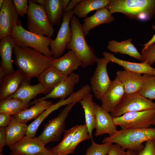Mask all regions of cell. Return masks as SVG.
<instances>
[{
  "mask_svg": "<svg viewBox=\"0 0 155 155\" xmlns=\"http://www.w3.org/2000/svg\"><path fill=\"white\" fill-rule=\"evenodd\" d=\"M131 38L121 42L115 40L108 41L107 48L110 51L114 53L128 55L141 61V55L131 42Z\"/></svg>",
  "mask_w": 155,
  "mask_h": 155,
  "instance_id": "cell-27",
  "label": "cell"
},
{
  "mask_svg": "<svg viewBox=\"0 0 155 155\" xmlns=\"http://www.w3.org/2000/svg\"><path fill=\"white\" fill-rule=\"evenodd\" d=\"M153 75L154 76V78H155V69L154 70V74H153Z\"/></svg>",
  "mask_w": 155,
  "mask_h": 155,
  "instance_id": "cell-53",
  "label": "cell"
},
{
  "mask_svg": "<svg viewBox=\"0 0 155 155\" xmlns=\"http://www.w3.org/2000/svg\"><path fill=\"white\" fill-rule=\"evenodd\" d=\"M114 20V17L106 8L96 10L94 14L86 17L83 20L82 26L85 36L89 35L92 29L102 24L111 23Z\"/></svg>",
  "mask_w": 155,
  "mask_h": 155,
  "instance_id": "cell-22",
  "label": "cell"
},
{
  "mask_svg": "<svg viewBox=\"0 0 155 155\" xmlns=\"http://www.w3.org/2000/svg\"><path fill=\"white\" fill-rule=\"evenodd\" d=\"M155 118V109L129 112L113 118L114 124L121 129L145 128L152 125Z\"/></svg>",
  "mask_w": 155,
  "mask_h": 155,
  "instance_id": "cell-8",
  "label": "cell"
},
{
  "mask_svg": "<svg viewBox=\"0 0 155 155\" xmlns=\"http://www.w3.org/2000/svg\"><path fill=\"white\" fill-rule=\"evenodd\" d=\"M126 152L127 155H136L135 152L130 149H127Z\"/></svg>",
  "mask_w": 155,
  "mask_h": 155,
  "instance_id": "cell-49",
  "label": "cell"
},
{
  "mask_svg": "<svg viewBox=\"0 0 155 155\" xmlns=\"http://www.w3.org/2000/svg\"><path fill=\"white\" fill-rule=\"evenodd\" d=\"M96 136L108 134L110 136L115 134L117 131V126L114 124L113 117L97 104L95 115Z\"/></svg>",
  "mask_w": 155,
  "mask_h": 155,
  "instance_id": "cell-19",
  "label": "cell"
},
{
  "mask_svg": "<svg viewBox=\"0 0 155 155\" xmlns=\"http://www.w3.org/2000/svg\"><path fill=\"white\" fill-rule=\"evenodd\" d=\"M81 1L82 0H72L70 1L64 12H68L73 11L75 6Z\"/></svg>",
  "mask_w": 155,
  "mask_h": 155,
  "instance_id": "cell-43",
  "label": "cell"
},
{
  "mask_svg": "<svg viewBox=\"0 0 155 155\" xmlns=\"http://www.w3.org/2000/svg\"><path fill=\"white\" fill-rule=\"evenodd\" d=\"M7 74L5 70L1 66H0V80L3 78Z\"/></svg>",
  "mask_w": 155,
  "mask_h": 155,
  "instance_id": "cell-45",
  "label": "cell"
},
{
  "mask_svg": "<svg viewBox=\"0 0 155 155\" xmlns=\"http://www.w3.org/2000/svg\"><path fill=\"white\" fill-rule=\"evenodd\" d=\"M152 140H155V128H131L117 130L114 135L105 137L102 142L117 144L125 150L136 152L144 148V142Z\"/></svg>",
  "mask_w": 155,
  "mask_h": 155,
  "instance_id": "cell-3",
  "label": "cell"
},
{
  "mask_svg": "<svg viewBox=\"0 0 155 155\" xmlns=\"http://www.w3.org/2000/svg\"><path fill=\"white\" fill-rule=\"evenodd\" d=\"M15 64L26 77L38 78L51 66L55 58L47 57L32 48L20 47L15 45L13 50Z\"/></svg>",
  "mask_w": 155,
  "mask_h": 155,
  "instance_id": "cell-1",
  "label": "cell"
},
{
  "mask_svg": "<svg viewBox=\"0 0 155 155\" xmlns=\"http://www.w3.org/2000/svg\"><path fill=\"white\" fill-rule=\"evenodd\" d=\"M83 96L80 90L73 92L67 98L60 100L53 104L51 106L44 111L35 120L29 125L25 135L31 137H35L37 129L43 120L51 113L57 110L60 107L73 102H80Z\"/></svg>",
  "mask_w": 155,
  "mask_h": 155,
  "instance_id": "cell-13",
  "label": "cell"
},
{
  "mask_svg": "<svg viewBox=\"0 0 155 155\" xmlns=\"http://www.w3.org/2000/svg\"><path fill=\"white\" fill-rule=\"evenodd\" d=\"M13 119V116L4 113H0V127H6L11 123Z\"/></svg>",
  "mask_w": 155,
  "mask_h": 155,
  "instance_id": "cell-41",
  "label": "cell"
},
{
  "mask_svg": "<svg viewBox=\"0 0 155 155\" xmlns=\"http://www.w3.org/2000/svg\"><path fill=\"white\" fill-rule=\"evenodd\" d=\"M27 14V26L29 31L49 38L53 36L55 30L46 15L44 6L29 0Z\"/></svg>",
  "mask_w": 155,
  "mask_h": 155,
  "instance_id": "cell-6",
  "label": "cell"
},
{
  "mask_svg": "<svg viewBox=\"0 0 155 155\" xmlns=\"http://www.w3.org/2000/svg\"><path fill=\"white\" fill-rule=\"evenodd\" d=\"M26 77L24 73L18 69L12 73L7 74L0 80V100L14 94Z\"/></svg>",
  "mask_w": 155,
  "mask_h": 155,
  "instance_id": "cell-18",
  "label": "cell"
},
{
  "mask_svg": "<svg viewBox=\"0 0 155 155\" xmlns=\"http://www.w3.org/2000/svg\"><path fill=\"white\" fill-rule=\"evenodd\" d=\"M31 79H25L17 91L9 97L18 98L25 103L29 105L30 101L37 95L48 92L44 86L39 83L34 85L30 84Z\"/></svg>",
  "mask_w": 155,
  "mask_h": 155,
  "instance_id": "cell-20",
  "label": "cell"
},
{
  "mask_svg": "<svg viewBox=\"0 0 155 155\" xmlns=\"http://www.w3.org/2000/svg\"><path fill=\"white\" fill-rule=\"evenodd\" d=\"M135 152L136 155H155V140L146 142L144 148Z\"/></svg>",
  "mask_w": 155,
  "mask_h": 155,
  "instance_id": "cell-39",
  "label": "cell"
},
{
  "mask_svg": "<svg viewBox=\"0 0 155 155\" xmlns=\"http://www.w3.org/2000/svg\"><path fill=\"white\" fill-rule=\"evenodd\" d=\"M141 54L142 62H146L150 65L153 64L155 62V42L141 52Z\"/></svg>",
  "mask_w": 155,
  "mask_h": 155,
  "instance_id": "cell-37",
  "label": "cell"
},
{
  "mask_svg": "<svg viewBox=\"0 0 155 155\" xmlns=\"http://www.w3.org/2000/svg\"><path fill=\"white\" fill-rule=\"evenodd\" d=\"M116 77L122 84L126 94L138 93L141 88L143 77L141 74L125 69L117 71Z\"/></svg>",
  "mask_w": 155,
  "mask_h": 155,
  "instance_id": "cell-21",
  "label": "cell"
},
{
  "mask_svg": "<svg viewBox=\"0 0 155 155\" xmlns=\"http://www.w3.org/2000/svg\"><path fill=\"white\" fill-rule=\"evenodd\" d=\"M72 36L67 49L73 51L81 61V67L85 68L93 65L97 58L94 53V49L87 44L82 24L79 18L73 15L70 22Z\"/></svg>",
  "mask_w": 155,
  "mask_h": 155,
  "instance_id": "cell-4",
  "label": "cell"
},
{
  "mask_svg": "<svg viewBox=\"0 0 155 155\" xmlns=\"http://www.w3.org/2000/svg\"><path fill=\"white\" fill-rule=\"evenodd\" d=\"M17 13L20 16L27 14L28 9V1L27 0H12Z\"/></svg>",
  "mask_w": 155,
  "mask_h": 155,
  "instance_id": "cell-38",
  "label": "cell"
},
{
  "mask_svg": "<svg viewBox=\"0 0 155 155\" xmlns=\"http://www.w3.org/2000/svg\"><path fill=\"white\" fill-rule=\"evenodd\" d=\"M108 155H127L126 151L118 144H113L107 153Z\"/></svg>",
  "mask_w": 155,
  "mask_h": 155,
  "instance_id": "cell-40",
  "label": "cell"
},
{
  "mask_svg": "<svg viewBox=\"0 0 155 155\" xmlns=\"http://www.w3.org/2000/svg\"><path fill=\"white\" fill-rule=\"evenodd\" d=\"M34 3L40 5L44 6L46 0H32Z\"/></svg>",
  "mask_w": 155,
  "mask_h": 155,
  "instance_id": "cell-46",
  "label": "cell"
},
{
  "mask_svg": "<svg viewBox=\"0 0 155 155\" xmlns=\"http://www.w3.org/2000/svg\"><path fill=\"white\" fill-rule=\"evenodd\" d=\"M79 78L78 74L72 73L45 96L35 100L30 104H34L38 102L50 98L65 99L74 92V88L79 82Z\"/></svg>",
  "mask_w": 155,
  "mask_h": 155,
  "instance_id": "cell-15",
  "label": "cell"
},
{
  "mask_svg": "<svg viewBox=\"0 0 155 155\" xmlns=\"http://www.w3.org/2000/svg\"><path fill=\"white\" fill-rule=\"evenodd\" d=\"M105 7L112 14L121 13L130 19L146 21L155 14V0H109Z\"/></svg>",
  "mask_w": 155,
  "mask_h": 155,
  "instance_id": "cell-2",
  "label": "cell"
},
{
  "mask_svg": "<svg viewBox=\"0 0 155 155\" xmlns=\"http://www.w3.org/2000/svg\"><path fill=\"white\" fill-rule=\"evenodd\" d=\"M152 125H153L155 126V118L153 122Z\"/></svg>",
  "mask_w": 155,
  "mask_h": 155,
  "instance_id": "cell-52",
  "label": "cell"
},
{
  "mask_svg": "<svg viewBox=\"0 0 155 155\" xmlns=\"http://www.w3.org/2000/svg\"><path fill=\"white\" fill-rule=\"evenodd\" d=\"M141 88L138 93L151 100L155 99V78L154 75L144 74Z\"/></svg>",
  "mask_w": 155,
  "mask_h": 155,
  "instance_id": "cell-33",
  "label": "cell"
},
{
  "mask_svg": "<svg viewBox=\"0 0 155 155\" xmlns=\"http://www.w3.org/2000/svg\"><path fill=\"white\" fill-rule=\"evenodd\" d=\"M70 1V0H62V7L64 12L67 7Z\"/></svg>",
  "mask_w": 155,
  "mask_h": 155,
  "instance_id": "cell-47",
  "label": "cell"
},
{
  "mask_svg": "<svg viewBox=\"0 0 155 155\" xmlns=\"http://www.w3.org/2000/svg\"><path fill=\"white\" fill-rule=\"evenodd\" d=\"M125 94L122 84L115 77L100 99L102 102L101 107L107 112L111 113L118 105Z\"/></svg>",
  "mask_w": 155,
  "mask_h": 155,
  "instance_id": "cell-16",
  "label": "cell"
},
{
  "mask_svg": "<svg viewBox=\"0 0 155 155\" xmlns=\"http://www.w3.org/2000/svg\"><path fill=\"white\" fill-rule=\"evenodd\" d=\"M10 36L18 46L30 47L47 57H53L49 48L53 39L50 38L28 31L21 24L14 26Z\"/></svg>",
  "mask_w": 155,
  "mask_h": 155,
  "instance_id": "cell-5",
  "label": "cell"
},
{
  "mask_svg": "<svg viewBox=\"0 0 155 155\" xmlns=\"http://www.w3.org/2000/svg\"><path fill=\"white\" fill-rule=\"evenodd\" d=\"M7 144L5 128L0 127V152L1 153L4 146Z\"/></svg>",
  "mask_w": 155,
  "mask_h": 155,
  "instance_id": "cell-42",
  "label": "cell"
},
{
  "mask_svg": "<svg viewBox=\"0 0 155 155\" xmlns=\"http://www.w3.org/2000/svg\"><path fill=\"white\" fill-rule=\"evenodd\" d=\"M53 104L52 101L46 100L38 102L30 108L13 116V119L18 122L26 124L30 120L36 119Z\"/></svg>",
  "mask_w": 155,
  "mask_h": 155,
  "instance_id": "cell-25",
  "label": "cell"
},
{
  "mask_svg": "<svg viewBox=\"0 0 155 155\" xmlns=\"http://www.w3.org/2000/svg\"><path fill=\"white\" fill-rule=\"evenodd\" d=\"M109 0H82L74 9L73 15L78 18H86L90 12L105 7Z\"/></svg>",
  "mask_w": 155,
  "mask_h": 155,
  "instance_id": "cell-29",
  "label": "cell"
},
{
  "mask_svg": "<svg viewBox=\"0 0 155 155\" xmlns=\"http://www.w3.org/2000/svg\"><path fill=\"white\" fill-rule=\"evenodd\" d=\"M34 155H57V154L54 153L52 150V151L50 153H47L40 152L37 153Z\"/></svg>",
  "mask_w": 155,
  "mask_h": 155,
  "instance_id": "cell-48",
  "label": "cell"
},
{
  "mask_svg": "<svg viewBox=\"0 0 155 155\" xmlns=\"http://www.w3.org/2000/svg\"><path fill=\"white\" fill-rule=\"evenodd\" d=\"M81 125H76L69 130H65L63 139L57 146L52 148V151L57 154L61 155L69 147L74 134Z\"/></svg>",
  "mask_w": 155,
  "mask_h": 155,
  "instance_id": "cell-35",
  "label": "cell"
},
{
  "mask_svg": "<svg viewBox=\"0 0 155 155\" xmlns=\"http://www.w3.org/2000/svg\"><path fill=\"white\" fill-rule=\"evenodd\" d=\"M76 103L73 102L66 105L57 116L49 121L44 125L43 131L37 138L45 145L59 141L61 135L65 131L66 119L69 112Z\"/></svg>",
  "mask_w": 155,
  "mask_h": 155,
  "instance_id": "cell-7",
  "label": "cell"
},
{
  "mask_svg": "<svg viewBox=\"0 0 155 155\" xmlns=\"http://www.w3.org/2000/svg\"><path fill=\"white\" fill-rule=\"evenodd\" d=\"M84 111L86 124L91 140H93L92 131L96 127L95 115L97 104L93 101L90 93L85 94L79 102Z\"/></svg>",
  "mask_w": 155,
  "mask_h": 155,
  "instance_id": "cell-24",
  "label": "cell"
},
{
  "mask_svg": "<svg viewBox=\"0 0 155 155\" xmlns=\"http://www.w3.org/2000/svg\"><path fill=\"white\" fill-rule=\"evenodd\" d=\"M81 65V61L78 56L73 51L69 50L62 56L54 59L51 66L62 75L67 77Z\"/></svg>",
  "mask_w": 155,
  "mask_h": 155,
  "instance_id": "cell-17",
  "label": "cell"
},
{
  "mask_svg": "<svg viewBox=\"0 0 155 155\" xmlns=\"http://www.w3.org/2000/svg\"><path fill=\"white\" fill-rule=\"evenodd\" d=\"M97 66L90 79L92 90L96 98L100 99L106 92L112 82L107 71V65L111 61L104 58H97Z\"/></svg>",
  "mask_w": 155,
  "mask_h": 155,
  "instance_id": "cell-11",
  "label": "cell"
},
{
  "mask_svg": "<svg viewBox=\"0 0 155 155\" xmlns=\"http://www.w3.org/2000/svg\"><path fill=\"white\" fill-rule=\"evenodd\" d=\"M5 0H0V9H1L2 7L4 2Z\"/></svg>",
  "mask_w": 155,
  "mask_h": 155,
  "instance_id": "cell-50",
  "label": "cell"
},
{
  "mask_svg": "<svg viewBox=\"0 0 155 155\" xmlns=\"http://www.w3.org/2000/svg\"><path fill=\"white\" fill-rule=\"evenodd\" d=\"M102 54L104 57L108 59L111 62L121 66L127 71L141 74L153 75L155 69L146 62L136 63L122 60L116 57L113 54L106 51L103 52Z\"/></svg>",
  "mask_w": 155,
  "mask_h": 155,
  "instance_id": "cell-23",
  "label": "cell"
},
{
  "mask_svg": "<svg viewBox=\"0 0 155 155\" xmlns=\"http://www.w3.org/2000/svg\"><path fill=\"white\" fill-rule=\"evenodd\" d=\"M28 125L13 119L9 124L5 128L7 145L10 147L17 142L24 136Z\"/></svg>",
  "mask_w": 155,
  "mask_h": 155,
  "instance_id": "cell-28",
  "label": "cell"
},
{
  "mask_svg": "<svg viewBox=\"0 0 155 155\" xmlns=\"http://www.w3.org/2000/svg\"><path fill=\"white\" fill-rule=\"evenodd\" d=\"M91 141V145L87 149L85 155H106L113 144L107 142L100 144L96 143L93 140Z\"/></svg>",
  "mask_w": 155,
  "mask_h": 155,
  "instance_id": "cell-36",
  "label": "cell"
},
{
  "mask_svg": "<svg viewBox=\"0 0 155 155\" xmlns=\"http://www.w3.org/2000/svg\"><path fill=\"white\" fill-rule=\"evenodd\" d=\"M73 11L64 12L62 22L55 38L51 41L50 48L53 56L59 57L64 52L72 38V30L70 26Z\"/></svg>",
  "mask_w": 155,
  "mask_h": 155,
  "instance_id": "cell-10",
  "label": "cell"
},
{
  "mask_svg": "<svg viewBox=\"0 0 155 155\" xmlns=\"http://www.w3.org/2000/svg\"><path fill=\"white\" fill-rule=\"evenodd\" d=\"M45 146L37 137L25 135L9 148L16 155H34L40 152L48 153L52 151V150L47 149Z\"/></svg>",
  "mask_w": 155,
  "mask_h": 155,
  "instance_id": "cell-14",
  "label": "cell"
},
{
  "mask_svg": "<svg viewBox=\"0 0 155 155\" xmlns=\"http://www.w3.org/2000/svg\"><path fill=\"white\" fill-rule=\"evenodd\" d=\"M12 1L5 0L0 10V39L10 35L16 25L21 24Z\"/></svg>",
  "mask_w": 155,
  "mask_h": 155,
  "instance_id": "cell-12",
  "label": "cell"
},
{
  "mask_svg": "<svg viewBox=\"0 0 155 155\" xmlns=\"http://www.w3.org/2000/svg\"><path fill=\"white\" fill-rule=\"evenodd\" d=\"M15 44L10 35L1 40L0 55L1 58V66L7 74L13 73L14 70L12 59V55Z\"/></svg>",
  "mask_w": 155,
  "mask_h": 155,
  "instance_id": "cell-26",
  "label": "cell"
},
{
  "mask_svg": "<svg viewBox=\"0 0 155 155\" xmlns=\"http://www.w3.org/2000/svg\"><path fill=\"white\" fill-rule=\"evenodd\" d=\"M57 155H59V154H57Z\"/></svg>",
  "mask_w": 155,
  "mask_h": 155,
  "instance_id": "cell-54",
  "label": "cell"
},
{
  "mask_svg": "<svg viewBox=\"0 0 155 155\" xmlns=\"http://www.w3.org/2000/svg\"><path fill=\"white\" fill-rule=\"evenodd\" d=\"M152 28L155 30V26L154 25L152 26ZM155 42V33L152 38L147 42L144 44L143 45L144 47L141 51L143 52L149 46Z\"/></svg>",
  "mask_w": 155,
  "mask_h": 155,
  "instance_id": "cell-44",
  "label": "cell"
},
{
  "mask_svg": "<svg viewBox=\"0 0 155 155\" xmlns=\"http://www.w3.org/2000/svg\"><path fill=\"white\" fill-rule=\"evenodd\" d=\"M67 77L50 66L41 73L37 78L39 83L42 84L49 93Z\"/></svg>",
  "mask_w": 155,
  "mask_h": 155,
  "instance_id": "cell-30",
  "label": "cell"
},
{
  "mask_svg": "<svg viewBox=\"0 0 155 155\" xmlns=\"http://www.w3.org/2000/svg\"><path fill=\"white\" fill-rule=\"evenodd\" d=\"M44 8L48 19L53 26L61 24L64 13L62 0H46Z\"/></svg>",
  "mask_w": 155,
  "mask_h": 155,
  "instance_id": "cell-31",
  "label": "cell"
},
{
  "mask_svg": "<svg viewBox=\"0 0 155 155\" xmlns=\"http://www.w3.org/2000/svg\"><path fill=\"white\" fill-rule=\"evenodd\" d=\"M28 105L18 98L8 97L0 100V113L13 116L27 109Z\"/></svg>",
  "mask_w": 155,
  "mask_h": 155,
  "instance_id": "cell-32",
  "label": "cell"
},
{
  "mask_svg": "<svg viewBox=\"0 0 155 155\" xmlns=\"http://www.w3.org/2000/svg\"><path fill=\"white\" fill-rule=\"evenodd\" d=\"M0 155H4L3 154H2L1 153H0ZM16 155L15 154H14L12 152V153L10 154V155Z\"/></svg>",
  "mask_w": 155,
  "mask_h": 155,
  "instance_id": "cell-51",
  "label": "cell"
},
{
  "mask_svg": "<svg viewBox=\"0 0 155 155\" xmlns=\"http://www.w3.org/2000/svg\"><path fill=\"white\" fill-rule=\"evenodd\" d=\"M90 139V137L86 124L82 125L74 134L69 147L60 155H67L69 154L73 153L76 147L80 143L84 140Z\"/></svg>",
  "mask_w": 155,
  "mask_h": 155,
  "instance_id": "cell-34",
  "label": "cell"
},
{
  "mask_svg": "<svg viewBox=\"0 0 155 155\" xmlns=\"http://www.w3.org/2000/svg\"><path fill=\"white\" fill-rule=\"evenodd\" d=\"M153 109H155V103L138 93L125 94L118 105L110 113V115L113 118H115L129 112Z\"/></svg>",
  "mask_w": 155,
  "mask_h": 155,
  "instance_id": "cell-9",
  "label": "cell"
}]
</instances>
